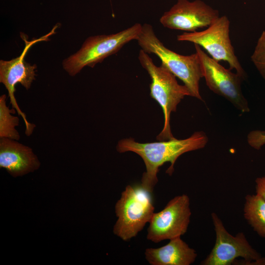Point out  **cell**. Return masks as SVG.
I'll return each instance as SVG.
<instances>
[{
  "label": "cell",
  "mask_w": 265,
  "mask_h": 265,
  "mask_svg": "<svg viewBox=\"0 0 265 265\" xmlns=\"http://www.w3.org/2000/svg\"><path fill=\"white\" fill-rule=\"evenodd\" d=\"M247 141L253 148L260 150L265 145V130H255L247 134Z\"/></svg>",
  "instance_id": "cell-17"
},
{
  "label": "cell",
  "mask_w": 265,
  "mask_h": 265,
  "mask_svg": "<svg viewBox=\"0 0 265 265\" xmlns=\"http://www.w3.org/2000/svg\"><path fill=\"white\" fill-rule=\"evenodd\" d=\"M40 166L31 148L17 140L8 138L0 139V167L13 177L22 176L38 169Z\"/></svg>",
  "instance_id": "cell-12"
},
{
  "label": "cell",
  "mask_w": 265,
  "mask_h": 265,
  "mask_svg": "<svg viewBox=\"0 0 265 265\" xmlns=\"http://www.w3.org/2000/svg\"><path fill=\"white\" fill-rule=\"evenodd\" d=\"M188 196L183 194L171 199L161 211L154 212L149 221L147 238L158 243L185 234L190 222Z\"/></svg>",
  "instance_id": "cell-10"
},
{
  "label": "cell",
  "mask_w": 265,
  "mask_h": 265,
  "mask_svg": "<svg viewBox=\"0 0 265 265\" xmlns=\"http://www.w3.org/2000/svg\"><path fill=\"white\" fill-rule=\"evenodd\" d=\"M145 256L152 265H189L195 261L197 254L178 237L170 239L162 247L147 248Z\"/></svg>",
  "instance_id": "cell-13"
},
{
  "label": "cell",
  "mask_w": 265,
  "mask_h": 265,
  "mask_svg": "<svg viewBox=\"0 0 265 265\" xmlns=\"http://www.w3.org/2000/svg\"><path fill=\"white\" fill-rule=\"evenodd\" d=\"M255 182L256 193L261 195L265 200V175L257 178Z\"/></svg>",
  "instance_id": "cell-18"
},
{
  "label": "cell",
  "mask_w": 265,
  "mask_h": 265,
  "mask_svg": "<svg viewBox=\"0 0 265 265\" xmlns=\"http://www.w3.org/2000/svg\"><path fill=\"white\" fill-rule=\"evenodd\" d=\"M219 17L217 10L201 0H178L159 22L165 27L192 32L208 27Z\"/></svg>",
  "instance_id": "cell-11"
},
{
  "label": "cell",
  "mask_w": 265,
  "mask_h": 265,
  "mask_svg": "<svg viewBox=\"0 0 265 265\" xmlns=\"http://www.w3.org/2000/svg\"><path fill=\"white\" fill-rule=\"evenodd\" d=\"M138 58L151 79L150 96L161 106L164 114L163 128L157 139L160 141L173 139L175 138L171 131L170 114L176 111L177 105L185 96H190V92L186 85L178 83L176 76L164 66L156 65L148 54L141 49Z\"/></svg>",
  "instance_id": "cell-3"
},
{
  "label": "cell",
  "mask_w": 265,
  "mask_h": 265,
  "mask_svg": "<svg viewBox=\"0 0 265 265\" xmlns=\"http://www.w3.org/2000/svg\"><path fill=\"white\" fill-rule=\"evenodd\" d=\"M141 28L142 25L136 23L115 33L88 37L77 53L63 61V69L73 77L85 66L93 67L106 58L117 53L128 43L136 40Z\"/></svg>",
  "instance_id": "cell-5"
},
{
  "label": "cell",
  "mask_w": 265,
  "mask_h": 265,
  "mask_svg": "<svg viewBox=\"0 0 265 265\" xmlns=\"http://www.w3.org/2000/svg\"><path fill=\"white\" fill-rule=\"evenodd\" d=\"M58 26L57 25H55L49 33L39 38H33L29 41H28L26 35L21 33V37L25 43V48L21 55L10 60L0 61V82L5 86L8 91L12 108L15 109L19 115L22 116L26 126L25 134L27 136L32 134L35 125L27 121L26 114L19 107L14 95L15 86L17 83H20L26 90L30 88L32 82L35 79V70L37 66L35 64L31 65L26 62L25 57L33 44L41 41L50 40L49 37L56 33L55 30Z\"/></svg>",
  "instance_id": "cell-6"
},
{
  "label": "cell",
  "mask_w": 265,
  "mask_h": 265,
  "mask_svg": "<svg viewBox=\"0 0 265 265\" xmlns=\"http://www.w3.org/2000/svg\"><path fill=\"white\" fill-rule=\"evenodd\" d=\"M151 193L141 183L126 187L115 205L118 217L113 230L115 235L128 241L149 222L155 210Z\"/></svg>",
  "instance_id": "cell-4"
},
{
  "label": "cell",
  "mask_w": 265,
  "mask_h": 265,
  "mask_svg": "<svg viewBox=\"0 0 265 265\" xmlns=\"http://www.w3.org/2000/svg\"><path fill=\"white\" fill-rule=\"evenodd\" d=\"M136 40L142 50L148 54L156 55L161 64L184 82L190 96L202 100L199 82L203 77L200 58L196 52L183 55L169 49L157 37L153 26L148 24L142 25Z\"/></svg>",
  "instance_id": "cell-2"
},
{
  "label": "cell",
  "mask_w": 265,
  "mask_h": 265,
  "mask_svg": "<svg viewBox=\"0 0 265 265\" xmlns=\"http://www.w3.org/2000/svg\"><path fill=\"white\" fill-rule=\"evenodd\" d=\"M208 142L206 134L204 132L199 131L184 139L174 138L141 143L135 141L132 138L124 139L119 141L117 150L120 153L131 151L141 157L146 171L143 174L141 184L145 188L152 192L158 181L157 173L161 165L169 162L170 166L166 173L171 175L178 157L186 152L204 148Z\"/></svg>",
  "instance_id": "cell-1"
},
{
  "label": "cell",
  "mask_w": 265,
  "mask_h": 265,
  "mask_svg": "<svg viewBox=\"0 0 265 265\" xmlns=\"http://www.w3.org/2000/svg\"><path fill=\"white\" fill-rule=\"evenodd\" d=\"M7 96L5 94L0 97V138H8L19 140L20 135L16 127L19 125V119L13 116L14 109H10L6 105Z\"/></svg>",
  "instance_id": "cell-15"
},
{
  "label": "cell",
  "mask_w": 265,
  "mask_h": 265,
  "mask_svg": "<svg viewBox=\"0 0 265 265\" xmlns=\"http://www.w3.org/2000/svg\"><path fill=\"white\" fill-rule=\"evenodd\" d=\"M244 216L254 230L265 238V200L261 195L246 196Z\"/></svg>",
  "instance_id": "cell-14"
},
{
  "label": "cell",
  "mask_w": 265,
  "mask_h": 265,
  "mask_svg": "<svg viewBox=\"0 0 265 265\" xmlns=\"http://www.w3.org/2000/svg\"><path fill=\"white\" fill-rule=\"evenodd\" d=\"M194 47L200 58L203 77L209 89L228 100L241 112H249L248 102L241 90V82L243 79L241 77L209 56L200 46L194 44Z\"/></svg>",
  "instance_id": "cell-9"
},
{
  "label": "cell",
  "mask_w": 265,
  "mask_h": 265,
  "mask_svg": "<svg viewBox=\"0 0 265 265\" xmlns=\"http://www.w3.org/2000/svg\"><path fill=\"white\" fill-rule=\"evenodd\" d=\"M216 234L214 246L203 265H229L238 257L243 258L246 265H265V258L255 250L244 234L240 232L236 236L230 234L216 213H212Z\"/></svg>",
  "instance_id": "cell-8"
},
{
  "label": "cell",
  "mask_w": 265,
  "mask_h": 265,
  "mask_svg": "<svg viewBox=\"0 0 265 265\" xmlns=\"http://www.w3.org/2000/svg\"><path fill=\"white\" fill-rule=\"evenodd\" d=\"M230 21L225 15L220 16L207 29L200 31L185 32L177 35L179 41L193 43L204 48L214 60L225 61L230 69H234L244 80L246 73L235 54L229 36Z\"/></svg>",
  "instance_id": "cell-7"
},
{
  "label": "cell",
  "mask_w": 265,
  "mask_h": 265,
  "mask_svg": "<svg viewBox=\"0 0 265 265\" xmlns=\"http://www.w3.org/2000/svg\"><path fill=\"white\" fill-rule=\"evenodd\" d=\"M251 59L256 69L265 80V31L259 37Z\"/></svg>",
  "instance_id": "cell-16"
}]
</instances>
